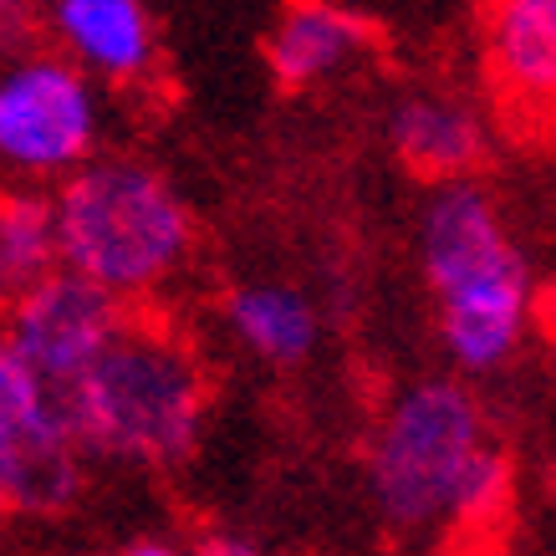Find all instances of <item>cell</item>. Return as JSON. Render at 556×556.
Listing matches in <instances>:
<instances>
[{
	"label": "cell",
	"instance_id": "cell-1",
	"mask_svg": "<svg viewBox=\"0 0 556 556\" xmlns=\"http://www.w3.org/2000/svg\"><path fill=\"white\" fill-rule=\"evenodd\" d=\"M419 261L439 302V338L455 368H506L531 327L536 281L490 189L475 179L434 189L419 225Z\"/></svg>",
	"mask_w": 556,
	"mask_h": 556
},
{
	"label": "cell",
	"instance_id": "cell-2",
	"mask_svg": "<svg viewBox=\"0 0 556 556\" xmlns=\"http://www.w3.org/2000/svg\"><path fill=\"white\" fill-rule=\"evenodd\" d=\"M56 404L83 459L98 455L113 465L169 470L200 444L210 383L179 332L128 317L108 353L56 393Z\"/></svg>",
	"mask_w": 556,
	"mask_h": 556
},
{
	"label": "cell",
	"instance_id": "cell-3",
	"mask_svg": "<svg viewBox=\"0 0 556 556\" xmlns=\"http://www.w3.org/2000/svg\"><path fill=\"white\" fill-rule=\"evenodd\" d=\"M47 204L56 266L118 302L164 287L194 251V215L179 189L128 153L87 159Z\"/></svg>",
	"mask_w": 556,
	"mask_h": 556
},
{
	"label": "cell",
	"instance_id": "cell-4",
	"mask_svg": "<svg viewBox=\"0 0 556 556\" xmlns=\"http://www.w3.org/2000/svg\"><path fill=\"white\" fill-rule=\"evenodd\" d=\"M490 444L485 414L465 383L424 378L408 383L378 419L368 450V490L399 531H429L450 516L470 459Z\"/></svg>",
	"mask_w": 556,
	"mask_h": 556
},
{
	"label": "cell",
	"instance_id": "cell-5",
	"mask_svg": "<svg viewBox=\"0 0 556 556\" xmlns=\"http://www.w3.org/2000/svg\"><path fill=\"white\" fill-rule=\"evenodd\" d=\"M98 92L62 51H21L0 62V174L67 179L98 159Z\"/></svg>",
	"mask_w": 556,
	"mask_h": 556
},
{
	"label": "cell",
	"instance_id": "cell-6",
	"mask_svg": "<svg viewBox=\"0 0 556 556\" xmlns=\"http://www.w3.org/2000/svg\"><path fill=\"white\" fill-rule=\"evenodd\" d=\"M83 490V455L56 393L26 372L0 332V501L21 516H56Z\"/></svg>",
	"mask_w": 556,
	"mask_h": 556
},
{
	"label": "cell",
	"instance_id": "cell-7",
	"mask_svg": "<svg viewBox=\"0 0 556 556\" xmlns=\"http://www.w3.org/2000/svg\"><path fill=\"white\" fill-rule=\"evenodd\" d=\"M123 327H128V306L62 266L0 312V332L11 342V353L51 393L77 383Z\"/></svg>",
	"mask_w": 556,
	"mask_h": 556
},
{
	"label": "cell",
	"instance_id": "cell-8",
	"mask_svg": "<svg viewBox=\"0 0 556 556\" xmlns=\"http://www.w3.org/2000/svg\"><path fill=\"white\" fill-rule=\"evenodd\" d=\"M62 56L87 83H143L159 62L153 16L134 0H62L47 11Z\"/></svg>",
	"mask_w": 556,
	"mask_h": 556
},
{
	"label": "cell",
	"instance_id": "cell-9",
	"mask_svg": "<svg viewBox=\"0 0 556 556\" xmlns=\"http://www.w3.org/2000/svg\"><path fill=\"white\" fill-rule=\"evenodd\" d=\"M388 143L414 174L434 185H459L485 164L490 134L470 102L450 92H408L388 118Z\"/></svg>",
	"mask_w": 556,
	"mask_h": 556
},
{
	"label": "cell",
	"instance_id": "cell-10",
	"mask_svg": "<svg viewBox=\"0 0 556 556\" xmlns=\"http://www.w3.org/2000/svg\"><path fill=\"white\" fill-rule=\"evenodd\" d=\"M368 47H372V26L357 11L312 0V5L281 11V21L270 26L266 67L287 92H302V87H317L327 77H338L342 67H353Z\"/></svg>",
	"mask_w": 556,
	"mask_h": 556
},
{
	"label": "cell",
	"instance_id": "cell-11",
	"mask_svg": "<svg viewBox=\"0 0 556 556\" xmlns=\"http://www.w3.org/2000/svg\"><path fill=\"white\" fill-rule=\"evenodd\" d=\"M225 317H230V332H236L255 357L276 363V368H291V363H302V357L317 353V338H321L317 306L296 287H281V281L236 287L230 302H225Z\"/></svg>",
	"mask_w": 556,
	"mask_h": 556
},
{
	"label": "cell",
	"instance_id": "cell-12",
	"mask_svg": "<svg viewBox=\"0 0 556 556\" xmlns=\"http://www.w3.org/2000/svg\"><path fill=\"white\" fill-rule=\"evenodd\" d=\"M490 67L510 98L546 102L556 87V5L552 0H506L490 16Z\"/></svg>",
	"mask_w": 556,
	"mask_h": 556
},
{
	"label": "cell",
	"instance_id": "cell-13",
	"mask_svg": "<svg viewBox=\"0 0 556 556\" xmlns=\"http://www.w3.org/2000/svg\"><path fill=\"white\" fill-rule=\"evenodd\" d=\"M56 270L51 204L36 189L0 185V312Z\"/></svg>",
	"mask_w": 556,
	"mask_h": 556
},
{
	"label": "cell",
	"instance_id": "cell-14",
	"mask_svg": "<svg viewBox=\"0 0 556 556\" xmlns=\"http://www.w3.org/2000/svg\"><path fill=\"white\" fill-rule=\"evenodd\" d=\"M510 495H516V459L501 444H485L470 459V470L459 480L444 521L455 526V531H485V526H495L510 510Z\"/></svg>",
	"mask_w": 556,
	"mask_h": 556
},
{
	"label": "cell",
	"instance_id": "cell-15",
	"mask_svg": "<svg viewBox=\"0 0 556 556\" xmlns=\"http://www.w3.org/2000/svg\"><path fill=\"white\" fill-rule=\"evenodd\" d=\"M31 41H36L31 5L0 0V62H11V56H21V51H31Z\"/></svg>",
	"mask_w": 556,
	"mask_h": 556
},
{
	"label": "cell",
	"instance_id": "cell-16",
	"mask_svg": "<svg viewBox=\"0 0 556 556\" xmlns=\"http://www.w3.org/2000/svg\"><path fill=\"white\" fill-rule=\"evenodd\" d=\"M194 556H261V546H251L245 536H204Z\"/></svg>",
	"mask_w": 556,
	"mask_h": 556
},
{
	"label": "cell",
	"instance_id": "cell-17",
	"mask_svg": "<svg viewBox=\"0 0 556 556\" xmlns=\"http://www.w3.org/2000/svg\"><path fill=\"white\" fill-rule=\"evenodd\" d=\"M118 556H179L169 541H134V546H123Z\"/></svg>",
	"mask_w": 556,
	"mask_h": 556
},
{
	"label": "cell",
	"instance_id": "cell-18",
	"mask_svg": "<svg viewBox=\"0 0 556 556\" xmlns=\"http://www.w3.org/2000/svg\"><path fill=\"white\" fill-rule=\"evenodd\" d=\"M0 516H5V501H0Z\"/></svg>",
	"mask_w": 556,
	"mask_h": 556
}]
</instances>
